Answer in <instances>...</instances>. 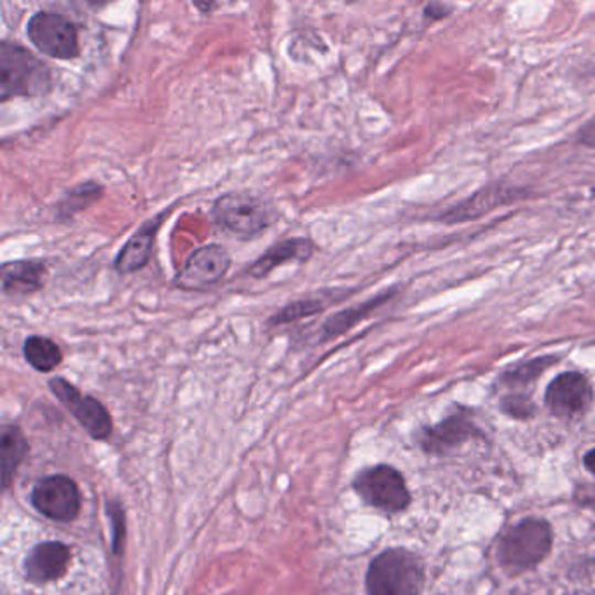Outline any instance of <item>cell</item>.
<instances>
[{"instance_id": "16", "label": "cell", "mask_w": 595, "mask_h": 595, "mask_svg": "<svg viewBox=\"0 0 595 595\" xmlns=\"http://www.w3.org/2000/svg\"><path fill=\"white\" fill-rule=\"evenodd\" d=\"M399 289H388L381 294L374 295L369 301L361 302L358 306L348 307V310L339 311L336 315L328 316L320 331V340L336 339V337L343 336L346 332L351 331L353 327H357L361 320L372 315L374 311H378L379 307L385 306L386 302L397 295Z\"/></svg>"}, {"instance_id": "8", "label": "cell", "mask_w": 595, "mask_h": 595, "mask_svg": "<svg viewBox=\"0 0 595 595\" xmlns=\"http://www.w3.org/2000/svg\"><path fill=\"white\" fill-rule=\"evenodd\" d=\"M50 390L56 399L67 407L71 414L79 421L89 436L95 441H106L112 433V420L104 403L97 399L80 393L76 386L64 378H55L50 381Z\"/></svg>"}, {"instance_id": "21", "label": "cell", "mask_w": 595, "mask_h": 595, "mask_svg": "<svg viewBox=\"0 0 595 595\" xmlns=\"http://www.w3.org/2000/svg\"><path fill=\"white\" fill-rule=\"evenodd\" d=\"M555 360H558L555 357H541L526 361V364L517 365V367L507 370V372L501 376V381L508 386L528 385V382L540 378L541 374L545 372L550 365H553V361Z\"/></svg>"}, {"instance_id": "7", "label": "cell", "mask_w": 595, "mask_h": 595, "mask_svg": "<svg viewBox=\"0 0 595 595\" xmlns=\"http://www.w3.org/2000/svg\"><path fill=\"white\" fill-rule=\"evenodd\" d=\"M231 269V256L220 245H205L191 253L175 277V285L187 292H202L217 285Z\"/></svg>"}, {"instance_id": "6", "label": "cell", "mask_w": 595, "mask_h": 595, "mask_svg": "<svg viewBox=\"0 0 595 595\" xmlns=\"http://www.w3.org/2000/svg\"><path fill=\"white\" fill-rule=\"evenodd\" d=\"M355 490L365 504L385 511H402L411 504L405 480L391 466H374L355 478Z\"/></svg>"}, {"instance_id": "5", "label": "cell", "mask_w": 595, "mask_h": 595, "mask_svg": "<svg viewBox=\"0 0 595 595\" xmlns=\"http://www.w3.org/2000/svg\"><path fill=\"white\" fill-rule=\"evenodd\" d=\"M552 549V531L545 520L528 519L505 534L499 543V561L505 566L526 567L537 566L538 562L549 555Z\"/></svg>"}, {"instance_id": "14", "label": "cell", "mask_w": 595, "mask_h": 595, "mask_svg": "<svg viewBox=\"0 0 595 595\" xmlns=\"http://www.w3.org/2000/svg\"><path fill=\"white\" fill-rule=\"evenodd\" d=\"M47 268L41 260H14L0 269L2 294L8 298H25L46 285Z\"/></svg>"}, {"instance_id": "20", "label": "cell", "mask_w": 595, "mask_h": 595, "mask_svg": "<svg viewBox=\"0 0 595 595\" xmlns=\"http://www.w3.org/2000/svg\"><path fill=\"white\" fill-rule=\"evenodd\" d=\"M327 306V302L322 298H304L299 301L290 302L283 310L274 313L269 318V327H281V325H289V323L301 322L304 318H311L322 313Z\"/></svg>"}, {"instance_id": "11", "label": "cell", "mask_w": 595, "mask_h": 595, "mask_svg": "<svg viewBox=\"0 0 595 595\" xmlns=\"http://www.w3.org/2000/svg\"><path fill=\"white\" fill-rule=\"evenodd\" d=\"M594 400L591 382L580 372H564L550 382L545 403L550 411L561 418L583 414Z\"/></svg>"}, {"instance_id": "26", "label": "cell", "mask_w": 595, "mask_h": 595, "mask_svg": "<svg viewBox=\"0 0 595 595\" xmlns=\"http://www.w3.org/2000/svg\"><path fill=\"white\" fill-rule=\"evenodd\" d=\"M448 14H451V8H447V6L444 4H428L426 8H424V17H426L428 20H435V22L444 20Z\"/></svg>"}, {"instance_id": "12", "label": "cell", "mask_w": 595, "mask_h": 595, "mask_svg": "<svg viewBox=\"0 0 595 595\" xmlns=\"http://www.w3.org/2000/svg\"><path fill=\"white\" fill-rule=\"evenodd\" d=\"M71 549L58 541H44L41 545L30 550L25 559V576L29 582H55L64 578L71 566Z\"/></svg>"}, {"instance_id": "13", "label": "cell", "mask_w": 595, "mask_h": 595, "mask_svg": "<svg viewBox=\"0 0 595 595\" xmlns=\"http://www.w3.org/2000/svg\"><path fill=\"white\" fill-rule=\"evenodd\" d=\"M170 214H172V210H164L155 215L154 218H151L142 227H139V231L134 232L128 239L125 247L121 248V252L113 260V269L119 274H133L149 264L155 236H158V231L163 226L164 218L170 217Z\"/></svg>"}, {"instance_id": "10", "label": "cell", "mask_w": 595, "mask_h": 595, "mask_svg": "<svg viewBox=\"0 0 595 595\" xmlns=\"http://www.w3.org/2000/svg\"><path fill=\"white\" fill-rule=\"evenodd\" d=\"M522 197H526V190L495 182V184L486 185L484 190L472 194L468 199H463V202L451 206L444 214L439 215L436 220L444 224H462L466 223V220H475V218L484 217L489 212L496 210L499 206L519 202Z\"/></svg>"}, {"instance_id": "9", "label": "cell", "mask_w": 595, "mask_h": 595, "mask_svg": "<svg viewBox=\"0 0 595 595\" xmlns=\"http://www.w3.org/2000/svg\"><path fill=\"white\" fill-rule=\"evenodd\" d=\"M32 505L47 519L72 522L80 511L79 487L67 475L41 478L32 490Z\"/></svg>"}, {"instance_id": "25", "label": "cell", "mask_w": 595, "mask_h": 595, "mask_svg": "<svg viewBox=\"0 0 595 595\" xmlns=\"http://www.w3.org/2000/svg\"><path fill=\"white\" fill-rule=\"evenodd\" d=\"M578 142L585 148L595 149V119L585 122L578 131Z\"/></svg>"}, {"instance_id": "1", "label": "cell", "mask_w": 595, "mask_h": 595, "mask_svg": "<svg viewBox=\"0 0 595 595\" xmlns=\"http://www.w3.org/2000/svg\"><path fill=\"white\" fill-rule=\"evenodd\" d=\"M53 89V72L20 43H0V98H43Z\"/></svg>"}, {"instance_id": "24", "label": "cell", "mask_w": 595, "mask_h": 595, "mask_svg": "<svg viewBox=\"0 0 595 595\" xmlns=\"http://www.w3.org/2000/svg\"><path fill=\"white\" fill-rule=\"evenodd\" d=\"M109 513L113 520V529H116V534H113V550L116 553H121L122 537H125V516H122L121 508L119 505L110 504Z\"/></svg>"}, {"instance_id": "15", "label": "cell", "mask_w": 595, "mask_h": 595, "mask_svg": "<svg viewBox=\"0 0 595 595\" xmlns=\"http://www.w3.org/2000/svg\"><path fill=\"white\" fill-rule=\"evenodd\" d=\"M315 256V244L310 238H289L268 248L259 259L248 264V277L262 280L286 262H307Z\"/></svg>"}, {"instance_id": "22", "label": "cell", "mask_w": 595, "mask_h": 595, "mask_svg": "<svg viewBox=\"0 0 595 595\" xmlns=\"http://www.w3.org/2000/svg\"><path fill=\"white\" fill-rule=\"evenodd\" d=\"M472 430V424L468 421L462 420V418H451V420L444 421L439 426L433 428L428 432V444L432 447V444H454L459 441L466 433Z\"/></svg>"}, {"instance_id": "2", "label": "cell", "mask_w": 595, "mask_h": 595, "mask_svg": "<svg viewBox=\"0 0 595 595\" xmlns=\"http://www.w3.org/2000/svg\"><path fill=\"white\" fill-rule=\"evenodd\" d=\"M212 217L229 235L252 239L277 223L278 212L266 197L250 193H227L214 203Z\"/></svg>"}, {"instance_id": "19", "label": "cell", "mask_w": 595, "mask_h": 595, "mask_svg": "<svg viewBox=\"0 0 595 595\" xmlns=\"http://www.w3.org/2000/svg\"><path fill=\"white\" fill-rule=\"evenodd\" d=\"M23 357L32 369L53 372L64 361V353L55 340L44 336H30L23 343Z\"/></svg>"}, {"instance_id": "28", "label": "cell", "mask_w": 595, "mask_h": 595, "mask_svg": "<svg viewBox=\"0 0 595 595\" xmlns=\"http://www.w3.org/2000/svg\"><path fill=\"white\" fill-rule=\"evenodd\" d=\"M585 465H587V468L595 475V448L585 456Z\"/></svg>"}, {"instance_id": "4", "label": "cell", "mask_w": 595, "mask_h": 595, "mask_svg": "<svg viewBox=\"0 0 595 595\" xmlns=\"http://www.w3.org/2000/svg\"><path fill=\"white\" fill-rule=\"evenodd\" d=\"M26 35L43 55L55 60H76L80 55L79 32L76 23L56 11H37L30 18Z\"/></svg>"}, {"instance_id": "17", "label": "cell", "mask_w": 595, "mask_h": 595, "mask_svg": "<svg viewBox=\"0 0 595 595\" xmlns=\"http://www.w3.org/2000/svg\"><path fill=\"white\" fill-rule=\"evenodd\" d=\"M104 196V187L98 182H80L71 190L65 191L64 196L55 206V215L60 223H67L80 212L88 210L89 206L100 202Z\"/></svg>"}, {"instance_id": "3", "label": "cell", "mask_w": 595, "mask_h": 595, "mask_svg": "<svg viewBox=\"0 0 595 595\" xmlns=\"http://www.w3.org/2000/svg\"><path fill=\"white\" fill-rule=\"evenodd\" d=\"M424 570L414 553L391 549L379 553L367 571V595H420Z\"/></svg>"}, {"instance_id": "23", "label": "cell", "mask_w": 595, "mask_h": 595, "mask_svg": "<svg viewBox=\"0 0 595 595\" xmlns=\"http://www.w3.org/2000/svg\"><path fill=\"white\" fill-rule=\"evenodd\" d=\"M504 411L508 412L511 415H519V418H524L532 412V403L528 397H507L504 400Z\"/></svg>"}, {"instance_id": "18", "label": "cell", "mask_w": 595, "mask_h": 595, "mask_svg": "<svg viewBox=\"0 0 595 595\" xmlns=\"http://www.w3.org/2000/svg\"><path fill=\"white\" fill-rule=\"evenodd\" d=\"M0 453H2V483L4 487L11 486L18 466L22 465L29 453V442L20 428L14 424H4L0 435Z\"/></svg>"}, {"instance_id": "27", "label": "cell", "mask_w": 595, "mask_h": 595, "mask_svg": "<svg viewBox=\"0 0 595 595\" xmlns=\"http://www.w3.org/2000/svg\"><path fill=\"white\" fill-rule=\"evenodd\" d=\"M194 8L199 9L203 14H210L214 9L220 8L217 2H194Z\"/></svg>"}]
</instances>
